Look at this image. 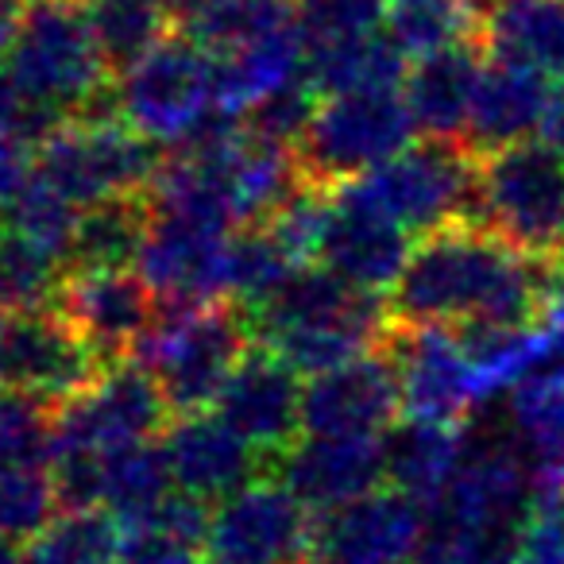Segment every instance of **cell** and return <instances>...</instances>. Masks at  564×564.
<instances>
[{"label": "cell", "mask_w": 564, "mask_h": 564, "mask_svg": "<svg viewBox=\"0 0 564 564\" xmlns=\"http://www.w3.org/2000/svg\"><path fill=\"white\" fill-rule=\"evenodd\" d=\"M306 78L314 94L345 97V94H399L406 82V55L387 40V32L364 35V40L329 43V47H306Z\"/></svg>", "instance_id": "cell-26"}, {"label": "cell", "mask_w": 564, "mask_h": 564, "mask_svg": "<svg viewBox=\"0 0 564 564\" xmlns=\"http://www.w3.org/2000/svg\"><path fill=\"white\" fill-rule=\"evenodd\" d=\"M387 0H299V28L306 47L364 40L383 32Z\"/></svg>", "instance_id": "cell-38"}, {"label": "cell", "mask_w": 564, "mask_h": 564, "mask_svg": "<svg viewBox=\"0 0 564 564\" xmlns=\"http://www.w3.org/2000/svg\"><path fill=\"white\" fill-rule=\"evenodd\" d=\"M464 4H468V9H471V12H476V17H479V24H484V20L491 17V12H495V4H499V0H464Z\"/></svg>", "instance_id": "cell-46"}, {"label": "cell", "mask_w": 564, "mask_h": 564, "mask_svg": "<svg viewBox=\"0 0 564 564\" xmlns=\"http://www.w3.org/2000/svg\"><path fill=\"white\" fill-rule=\"evenodd\" d=\"M155 140L120 124H82L66 120L35 148V174L58 189L70 205L89 209L109 197H140L163 166Z\"/></svg>", "instance_id": "cell-7"}, {"label": "cell", "mask_w": 564, "mask_h": 564, "mask_svg": "<svg viewBox=\"0 0 564 564\" xmlns=\"http://www.w3.org/2000/svg\"><path fill=\"white\" fill-rule=\"evenodd\" d=\"M0 564H24V553L4 538H0Z\"/></svg>", "instance_id": "cell-45"}, {"label": "cell", "mask_w": 564, "mask_h": 564, "mask_svg": "<svg viewBox=\"0 0 564 564\" xmlns=\"http://www.w3.org/2000/svg\"><path fill=\"white\" fill-rule=\"evenodd\" d=\"M291 24H299V0H209L182 32L209 55H232Z\"/></svg>", "instance_id": "cell-31"}, {"label": "cell", "mask_w": 564, "mask_h": 564, "mask_svg": "<svg viewBox=\"0 0 564 564\" xmlns=\"http://www.w3.org/2000/svg\"><path fill=\"white\" fill-rule=\"evenodd\" d=\"M383 32L406 58H425L453 43L479 40L484 24L464 0H387Z\"/></svg>", "instance_id": "cell-33"}, {"label": "cell", "mask_w": 564, "mask_h": 564, "mask_svg": "<svg viewBox=\"0 0 564 564\" xmlns=\"http://www.w3.org/2000/svg\"><path fill=\"white\" fill-rule=\"evenodd\" d=\"M256 345L251 325L232 302L213 306H159L155 325L132 348V360L151 371L174 417L202 414L220 399L228 376Z\"/></svg>", "instance_id": "cell-2"}, {"label": "cell", "mask_w": 564, "mask_h": 564, "mask_svg": "<svg viewBox=\"0 0 564 564\" xmlns=\"http://www.w3.org/2000/svg\"><path fill=\"white\" fill-rule=\"evenodd\" d=\"M32 148L24 143L0 140V213L17 202V194L24 189V182L32 178Z\"/></svg>", "instance_id": "cell-41"}, {"label": "cell", "mask_w": 564, "mask_h": 564, "mask_svg": "<svg viewBox=\"0 0 564 564\" xmlns=\"http://www.w3.org/2000/svg\"><path fill=\"white\" fill-rule=\"evenodd\" d=\"M232 232L151 217L140 251V279L159 306H213L225 302V248Z\"/></svg>", "instance_id": "cell-19"}, {"label": "cell", "mask_w": 564, "mask_h": 564, "mask_svg": "<svg viewBox=\"0 0 564 564\" xmlns=\"http://www.w3.org/2000/svg\"><path fill=\"white\" fill-rule=\"evenodd\" d=\"M383 348L394 360V371H399L406 417L460 425L471 414V406L487 394L471 360L464 356L456 333L391 325L383 337Z\"/></svg>", "instance_id": "cell-12"}, {"label": "cell", "mask_w": 564, "mask_h": 564, "mask_svg": "<svg viewBox=\"0 0 564 564\" xmlns=\"http://www.w3.org/2000/svg\"><path fill=\"white\" fill-rule=\"evenodd\" d=\"M78 217H82L78 205H70L51 182H43L40 174L32 171V178L24 182L17 202L4 209V225L0 228H9V232L24 236V240L40 243V248H47L66 259L70 256Z\"/></svg>", "instance_id": "cell-36"}, {"label": "cell", "mask_w": 564, "mask_h": 564, "mask_svg": "<svg viewBox=\"0 0 564 564\" xmlns=\"http://www.w3.org/2000/svg\"><path fill=\"white\" fill-rule=\"evenodd\" d=\"M402 410L399 371L387 348L317 376L302 394V433L306 437H356L379 441Z\"/></svg>", "instance_id": "cell-13"}, {"label": "cell", "mask_w": 564, "mask_h": 564, "mask_svg": "<svg viewBox=\"0 0 564 564\" xmlns=\"http://www.w3.org/2000/svg\"><path fill=\"white\" fill-rule=\"evenodd\" d=\"M306 564H325V561H306Z\"/></svg>", "instance_id": "cell-47"}, {"label": "cell", "mask_w": 564, "mask_h": 564, "mask_svg": "<svg viewBox=\"0 0 564 564\" xmlns=\"http://www.w3.org/2000/svg\"><path fill=\"white\" fill-rule=\"evenodd\" d=\"M348 186L360 189L410 236H430L479 217V159L468 155L460 143H410L391 163Z\"/></svg>", "instance_id": "cell-6"}, {"label": "cell", "mask_w": 564, "mask_h": 564, "mask_svg": "<svg viewBox=\"0 0 564 564\" xmlns=\"http://www.w3.org/2000/svg\"><path fill=\"white\" fill-rule=\"evenodd\" d=\"M174 495V471L163 441L117 448L101 460V510L124 525L151 518Z\"/></svg>", "instance_id": "cell-29"}, {"label": "cell", "mask_w": 564, "mask_h": 564, "mask_svg": "<svg viewBox=\"0 0 564 564\" xmlns=\"http://www.w3.org/2000/svg\"><path fill=\"white\" fill-rule=\"evenodd\" d=\"M151 209L148 197H109L89 209H82L78 228L66 267L78 271H132L140 263L143 240H148Z\"/></svg>", "instance_id": "cell-27"}, {"label": "cell", "mask_w": 564, "mask_h": 564, "mask_svg": "<svg viewBox=\"0 0 564 564\" xmlns=\"http://www.w3.org/2000/svg\"><path fill=\"white\" fill-rule=\"evenodd\" d=\"M414 120L399 94H345L317 105L310 132L299 143L306 182L340 189L368 178L414 143Z\"/></svg>", "instance_id": "cell-5"}, {"label": "cell", "mask_w": 564, "mask_h": 564, "mask_svg": "<svg viewBox=\"0 0 564 564\" xmlns=\"http://www.w3.org/2000/svg\"><path fill=\"white\" fill-rule=\"evenodd\" d=\"M66 120L58 112L35 105L9 74H0V140L24 143V148H40L55 128H63Z\"/></svg>", "instance_id": "cell-39"}, {"label": "cell", "mask_w": 564, "mask_h": 564, "mask_svg": "<svg viewBox=\"0 0 564 564\" xmlns=\"http://www.w3.org/2000/svg\"><path fill=\"white\" fill-rule=\"evenodd\" d=\"M479 43L491 58L564 82V0H499Z\"/></svg>", "instance_id": "cell-25"}, {"label": "cell", "mask_w": 564, "mask_h": 564, "mask_svg": "<svg viewBox=\"0 0 564 564\" xmlns=\"http://www.w3.org/2000/svg\"><path fill=\"white\" fill-rule=\"evenodd\" d=\"M20 12H24V4L0 0V66H9L12 43H17V32H20Z\"/></svg>", "instance_id": "cell-43"}, {"label": "cell", "mask_w": 564, "mask_h": 564, "mask_svg": "<svg viewBox=\"0 0 564 564\" xmlns=\"http://www.w3.org/2000/svg\"><path fill=\"white\" fill-rule=\"evenodd\" d=\"M82 9L109 74L132 70L159 43L171 40L178 24L166 0H86Z\"/></svg>", "instance_id": "cell-28"}, {"label": "cell", "mask_w": 564, "mask_h": 564, "mask_svg": "<svg viewBox=\"0 0 564 564\" xmlns=\"http://www.w3.org/2000/svg\"><path fill=\"white\" fill-rule=\"evenodd\" d=\"M484 43L464 40L445 51L414 58L402 82V101L414 120V132L433 143H460L468 132L471 101L484 78Z\"/></svg>", "instance_id": "cell-21"}, {"label": "cell", "mask_w": 564, "mask_h": 564, "mask_svg": "<svg viewBox=\"0 0 564 564\" xmlns=\"http://www.w3.org/2000/svg\"><path fill=\"white\" fill-rule=\"evenodd\" d=\"M317 514L279 479L236 491L217 502L209 525V556L217 564H306L314 553Z\"/></svg>", "instance_id": "cell-11"}, {"label": "cell", "mask_w": 564, "mask_h": 564, "mask_svg": "<svg viewBox=\"0 0 564 564\" xmlns=\"http://www.w3.org/2000/svg\"><path fill=\"white\" fill-rule=\"evenodd\" d=\"M510 417L522 437L538 499L564 495V368L530 371L510 394Z\"/></svg>", "instance_id": "cell-24"}, {"label": "cell", "mask_w": 564, "mask_h": 564, "mask_svg": "<svg viewBox=\"0 0 564 564\" xmlns=\"http://www.w3.org/2000/svg\"><path fill=\"white\" fill-rule=\"evenodd\" d=\"M124 522L109 510H63L24 549V564H120Z\"/></svg>", "instance_id": "cell-30"}, {"label": "cell", "mask_w": 564, "mask_h": 564, "mask_svg": "<svg viewBox=\"0 0 564 564\" xmlns=\"http://www.w3.org/2000/svg\"><path fill=\"white\" fill-rule=\"evenodd\" d=\"M514 564H564V495L533 502L518 538Z\"/></svg>", "instance_id": "cell-40"}, {"label": "cell", "mask_w": 564, "mask_h": 564, "mask_svg": "<svg viewBox=\"0 0 564 564\" xmlns=\"http://www.w3.org/2000/svg\"><path fill=\"white\" fill-rule=\"evenodd\" d=\"M294 271L299 267L263 225L236 228L225 248V302H232L240 314H256L282 291V282Z\"/></svg>", "instance_id": "cell-32"}, {"label": "cell", "mask_w": 564, "mask_h": 564, "mask_svg": "<svg viewBox=\"0 0 564 564\" xmlns=\"http://www.w3.org/2000/svg\"><path fill=\"white\" fill-rule=\"evenodd\" d=\"M271 479L317 518L333 514L387 484L383 445L356 437H302L271 464Z\"/></svg>", "instance_id": "cell-20"}, {"label": "cell", "mask_w": 564, "mask_h": 564, "mask_svg": "<svg viewBox=\"0 0 564 564\" xmlns=\"http://www.w3.org/2000/svg\"><path fill=\"white\" fill-rule=\"evenodd\" d=\"M163 448L174 471V487L202 502H225L271 476V460L209 410L174 417L163 433Z\"/></svg>", "instance_id": "cell-17"}, {"label": "cell", "mask_w": 564, "mask_h": 564, "mask_svg": "<svg viewBox=\"0 0 564 564\" xmlns=\"http://www.w3.org/2000/svg\"><path fill=\"white\" fill-rule=\"evenodd\" d=\"M541 143L553 148L556 155H564V82L549 94V105H545V120H541Z\"/></svg>", "instance_id": "cell-42"}, {"label": "cell", "mask_w": 564, "mask_h": 564, "mask_svg": "<svg viewBox=\"0 0 564 564\" xmlns=\"http://www.w3.org/2000/svg\"><path fill=\"white\" fill-rule=\"evenodd\" d=\"M4 74L63 120L78 117L82 105L112 82L78 0H24Z\"/></svg>", "instance_id": "cell-3"}, {"label": "cell", "mask_w": 564, "mask_h": 564, "mask_svg": "<svg viewBox=\"0 0 564 564\" xmlns=\"http://www.w3.org/2000/svg\"><path fill=\"white\" fill-rule=\"evenodd\" d=\"M63 514L47 464H9L0 468V538H35Z\"/></svg>", "instance_id": "cell-35"}, {"label": "cell", "mask_w": 564, "mask_h": 564, "mask_svg": "<svg viewBox=\"0 0 564 564\" xmlns=\"http://www.w3.org/2000/svg\"><path fill=\"white\" fill-rule=\"evenodd\" d=\"M430 525V510L379 487L333 514L317 518L314 553L325 564H410Z\"/></svg>", "instance_id": "cell-16"}, {"label": "cell", "mask_w": 564, "mask_h": 564, "mask_svg": "<svg viewBox=\"0 0 564 564\" xmlns=\"http://www.w3.org/2000/svg\"><path fill=\"white\" fill-rule=\"evenodd\" d=\"M124 120L155 143L186 148L217 117V58L174 32L117 78Z\"/></svg>", "instance_id": "cell-8"}, {"label": "cell", "mask_w": 564, "mask_h": 564, "mask_svg": "<svg viewBox=\"0 0 564 564\" xmlns=\"http://www.w3.org/2000/svg\"><path fill=\"white\" fill-rule=\"evenodd\" d=\"M55 310L105 360L120 364L155 325L159 299L140 271H78L66 274Z\"/></svg>", "instance_id": "cell-18"}, {"label": "cell", "mask_w": 564, "mask_h": 564, "mask_svg": "<svg viewBox=\"0 0 564 564\" xmlns=\"http://www.w3.org/2000/svg\"><path fill=\"white\" fill-rule=\"evenodd\" d=\"M109 360L58 310L4 314L0 383L58 410L105 376Z\"/></svg>", "instance_id": "cell-10"}, {"label": "cell", "mask_w": 564, "mask_h": 564, "mask_svg": "<svg viewBox=\"0 0 564 564\" xmlns=\"http://www.w3.org/2000/svg\"><path fill=\"white\" fill-rule=\"evenodd\" d=\"M383 445V476L387 487L406 499L433 510L453 487L456 471L464 464L460 425H437L422 417H402L379 437Z\"/></svg>", "instance_id": "cell-23"}, {"label": "cell", "mask_w": 564, "mask_h": 564, "mask_svg": "<svg viewBox=\"0 0 564 564\" xmlns=\"http://www.w3.org/2000/svg\"><path fill=\"white\" fill-rule=\"evenodd\" d=\"M553 302V259H533L479 220H460L414 243V256L387 299V314L391 325L406 329L471 322L541 329Z\"/></svg>", "instance_id": "cell-1"}, {"label": "cell", "mask_w": 564, "mask_h": 564, "mask_svg": "<svg viewBox=\"0 0 564 564\" xmlns=\"http://www.w3.org/2000/svg\"><path fill=\"white\" fill-rule=\"evenodd\" d=\"M205 4H209V0H166V9L178 17V24H186V20L194 17V12H202Z\"/></svg>", "instance_id": "cell-44"}, {"label": "cell", "mask_w": 564, "mask_h": 564, "mask_svg": "<svg viewBox=\"0 0 564 564\" xmlns=\"http://www.w3.org/2000/svg\"><path fill=\"white\" fill-rule=\"evenodd\" d=\"M553 89L545 78L525 66L491 58L479 78L476 101H471L468 132H464V151L476 159L495 155V151L530 143V132H541L545 105Z\"/></svg>", "instance_id": "cell-22"}, {"label": "cell", "mask_w": 564, "mask_h": 564, "mask_svg": "<svg viewBox=\"0 0 564 564\" xmlns=\"http://www.w3.org/2000/svg\"><path fill=\"white\" fill-rule=\"evenodd\" d=\"M479 225L533 259L564 251V155L518 143L479 159Z\"/></svg>", "instance_id": "cell-4"}, {"label": "cell", "mask_w": 564, "mask_h": 564, "mask_svg": "<svg viewBox=\"0 0 564 564\" xmlns=\"http://www.w3.org/2000/svg\"><path fill=\"white\" fill-rule=\"evenodd\" d=\"M171 402L159 391L155 376L135 360L109 364L105 376L89 391L55 410L51 456L58 453H94L109 456L117 448L155 441L171 425Z\"/></svg>", "instance_id": "cell-9"}, {"label": "cell", "mask_w": 564, "mask_h": 564, "mask_svg": "<svg viewBox=\"0 0 564 564\" xmlns=\"http://www.w3.org/2000/svg\"><path fill=\"white\" fill-rule=\"evenodd\" d=\"M329 213H333V189L314 186V182L302 178V186L263 220V228L291 256L294 267H310L322 256L325 232H329Z\"/></svg>", "instance_id": "cell-37"}, {"label": "cell", "mask_w": 564, "mask_h": 564, "mask_svg": "<svg viewBox=\"0 0 564 564\" xmlns=\"http://www.w3.org/2000/svg\"><path fill=\"white\" fill-rule=\"evenodd\" d=\"M410 256H414V240L406 228L383 217L356 186L333 189L329 232H325L322 256H317L325 271L348 282L352 291L383 299L402 279Z\"/></svg>", "instance_id": "cell-14"}, {"label": "cell", "mask_w": 564, "mask_h": 564, "mask_svg": "<svg viewBox=\"0 0 564 564\" xmlns=\"http://www.w3.org/2000/svg\"><path fill=\"white\" fill-rule=\"evenodd\" d=\"M70 274L63 256L0 228V314H35L55 310Z\"/></svg>", "instance_id": "cell-34"}, {"label": "cell", "mask_w": 564, "mask_h": 564, "mask_svg": "<svg viewBox=\"0 0 564 564\" xmlns=\"http://www.w3.org/2000/svg\"><path fill=\"white\" fill-rule=\"evenodd\" d=\"M0 325H4V314H0Z\"/></svg>", "instance_id": "cell-48"}, {"label": "cell", "mask_w": 564, "mask_h": 564, "mask_svg": "<svg viewBox=\"0 0 564 564\" xmlns=\"http://www.w3.org/2000/svg\"><path fill=\"white\" fill-rule=\"evenodd\" d=\"M302 394L306 387L271 348L251 345L213 402V414L274 464L294 441H302Z\"/></svg>", "instance_id": "cell-15"}]
</instances>
